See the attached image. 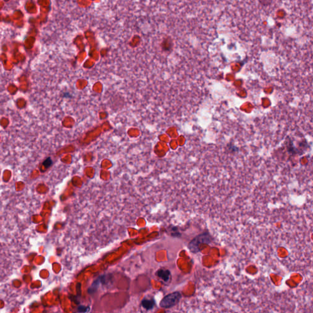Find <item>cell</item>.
I'll return each instance as SVG.
<instances>
[{
	"mask_svg": "<svg viewBox=\"0 0 313 313\" xmlns=\"http://www.w3.org/2000/svg\"><path fill=\"white\" fill-rule=\"evenodd\" d=\"M182 295L180 292H175L164 297L160 302V306L164 308H170L175 305L180 300Z\"/></svg>",
	"mask_w": 313,
	"mask_h": 313,
	"instance_id": "obj_1",
	"label": "cell"
},
{
	"mask_svg": "<svg viewBox=\"0 0 313 313\" xmlns=\"http://www.w3.org/2000/svg\"><path fill=\"white\" fill-rule=\"evenodd\" d=\"M142 305H143V306L145 309L149 310V309H152L154 307V301L153 300L144 299V300L142 301Z\"/></svg>",
	"mask_w": 313,
	"mask_h": 313,
	"instance_id": "obj_4",
	"label": "cell"
},
{
	"mask_svg": "<svg viewBox=\"0 0 313 313\" xmlns=\"http://www.w3.org/2000/svg\"><path fill=\"white\" fill-rule=\"evenodd\" d=\"M51 163H52V162H51V160H50V159H48L47 160H45V161L44 162V166L47 168V167L50 166V165H51Z\"/></svg>",
	"mask_w": 313,
	"mask_h": 313,
	"instance_id": "obj_5",
	"label": "cell"
},
{
	"mask_svg": "<svg viewBox=\"0 0 313 313\" xmlns=\"http://www.w3.org/2000/svg\"><path fill=\"white\" fill-rule=\"evenodd\" d=\"M157 275L166 282L169 281L171 274L168 270H160L157 272Z\"/></svg>",
	"mask_w": 313,
	"mask_h": 313,
	"instance_id": "obj_3",
	"label": "cell"
},
{
	"mask_svg": "<svg viewBox=\"0 0 313 313\" xmlns=\"http://www.w3.org/2000/svg\"><path fill=\"white\" fill-rule=\"evenodd\" d=\"M210 236L209 234H201L200 236L196 237V238H194L189 244L188 247L189 249L193 253H197L198 251H200V248L198 247L199 244L201 243H209L210 242Z\"/></svg>",
	"mask_w": 313,
	"mask_h": 313,
	"instance_id": "obj_2",
	"label": "cell"
}]
</instances>
